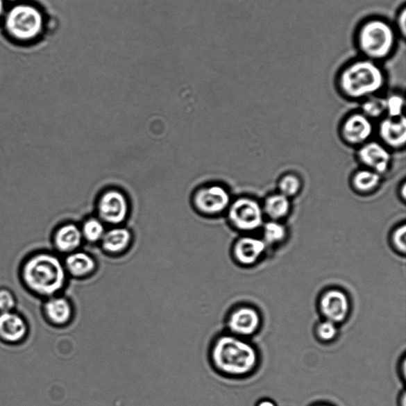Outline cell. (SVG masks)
<instances>
[{
	"label": "cell",
	"instance_id": "obj_1",
	"mask_svg": "<svg viewBox=\"0 0 406 406\" xmlns=\"http://www.w3.org/2000/svg\"><path fill=\"white\" fill-rule=\"evenodd\" d=\"M387 78L379 63L366 58L352 60L339 72L337 85L342 96L363 101L384 88Z\"/></svg>",
	"mask_w": 406,
	"mask_h": 406
},
{
	"label": "cell",
	"instance_id": "obj_2",
	"mask_svg": "<svg viewBox=\"0 0 406 406\" xmlns=\"http://www.w3.org/2000/svg\"><path fill=\"white\" fill-rule=\"evenodd\" d=\"M211 358L217 369L232 377L251 375L259 364V354L253 344L230 333L217 339Z\"/></svg>",
	"mask_w": 406,
	"mask_h": 406
},
{
	"label": "cell",
	"instance_id": "obj_3",
	"mask_svg": "<svg viewBox=\"0 0 406 406\" xmlns=\"http://www.w3.org/2000/svg\"><path fill=\"white\" fill-rule=\"evenodd\" d=\"M398 32L390 22L372 17L361 22L355 33V44L364 58L380 61L390 58L396 49Z\"/></svg>",
	"mask_w": 406,
	"mask_h": 406
},
{
	"label": "cell",
	"instance_id": "obj_4",
	"mask_svg": "<svg viewBox=\"0 0 406 406\" xmlns=\"http://www.w3.org/2000/svg\"><path fill=\"white\" fill-rule=\"evenodd\" d=\"M22 277L32 291L39 296H52L65 285V269L55 255L42 253L26 261Z\"/></svg>",
	"mask_w": 406,
	"mask_h": 406
},
{
	"label": "cell",
	"instance_id": "obj_5",
	"mask_svg": "<svg viewBox=\"0 0 406 406\" xmlns=\"http://www.w3.org/2000/svg\"><path fill=\"white\" fill-rule=\"evenodd\" d=\"M228 218L237 230L244 233L261 230L266 221L262 203L250 196L239 197L231 202Z\"/></svg>",
	"mask_w": 406,
	"mask_h": 406
},
{
	"label": "cell",
	"instance_id": "obj_6",
	"mask_svg": "<svg viewBox=\"0 0 406 406\" xmlns=\"http://www.w3.org/2000/svg\"><path fill=\"white\" fill-rule=\"evenodd\" d=\"M6 28L11 36L19 40H32L40 35L43 29V17L33 6L17 5L6 18Z\"/></svg>",
	"mask_w": 406,
	"mask_h": 406
},
{
	"label": "cell",
	"instance_id": "obj_7",
	"mask_svg": "<svg viewBox=\"0 0 406 406\" xmlns=\"http://www.w3.org/2000/svg\"><path fill=\"white\" fill-rule=\"evenodd\" d=\"M375 133L374 122L361 111L344 118L340 126V136L347 146L359 148L372 140Z\"/></svg>",
	"mask_w": 406,
	"mask_h": 406
},
{
	"label": "cell",
	"instance_id": "obj_8",
	"mask_svg": "<svg viewBox=\"0 0 406 406\" xmlns=\"http://www.w3.org/2000/svg\"><path fill=\"white\" fill-rule=\"evenodd\" d=\"M319 309L324 320L338 325L348 319L351 311V302L346 292L341 289L332 288L321 294Z\"/></svg>",
	"mask_w": 406,
	"mask_h": 406
},
{
	"label": "cell",
	"instance_id": "obj_9",
	"mask_svg": "<svg viewBox=\"0 0 406 406\" xmlns=\"http://www.w3.org/2000/svg\"><path fill=\"white\" fill-rule=\"evenodd\" d=\"M392 151L380 141L371 140L357 149V158L363 168L386 175L390 171Z\"/></svg>",
	"mask_w": 406,
	"mask_h": 406
},
{
	"label": "cell",
	"instance_id": "obj_10",
	"mask_svg": "<svg viewBox=\"0 0 406 406\" xmlns=\"http://www.w3.org/2000/svg\"><path fill=\"white\" fill-rule=\"evenodd\" d=\"M262 324L259 311L250 305H242L233 310L227 320L230 335L248 339L257 333Z\"/></svg>",
	"mask_w": 406,
	"mask_h": 406
},
{
	"label": "cell",
	"instance_id": "obj_11",
	"mask_svg": "<svg viewBox=\"0 0 406 406\" xmlns=\"http://www.w3.org/2000/svg\"><path fill=\"white\" fill-rule=\"evenodd\" d=\"M261 237L244 235L238 238L232 248L236 262L244 267H251L260 262L268 249Z\"/></svg>",
	"mask_w": 406,
	"mask_h": 406
},
{
	"label": "cell",
	"instance_id": "obj_12",
	"mask_svg": "<svg viewBox=\"0 0 406 406\" xmlns=\"http://www.w3.org/2000/svg\"><path fill=\"white\" fill-rule=\"evenodd\" d=\"M194 203L204 213L219 214L229 208L231 197L225 187L214 185L198 191L194 197Z\"/></svg>",
	"mask_w": 406,
	"mask_h": 406
},
{
	"label": "cell",
	"instance_id": "obj_13",
	"mask_svg": "<svg viewBox=\"0 0 406 406\" xmlns=\"http://www.w3.org/2000/svg\"><path fill=\"white\" fill-rule=\"evenodd\" d=\"M378 135L380 141L391 151H400L405 147L406 144V119L405 116L398 119L385 117L382 119Z\"/></svg>",
	"mask_w": 406,
	"mask_h": 406
},
{
	"label": "cell",
	"instance_id": "obj_14",
	"mask_svg": "<svg viewBox=\"0 0 406 406\" xmlns=\"http://www.w3.org/2000/svg\"><path fill=\"white\" fill-rule=\"evenodd\" d=\"M99 213L108 223H121L128 213V203L124 194L118 191H109L103 194L99 200Z\"/></svg>",
	"mask_w": 406,
	"mask_h": 406
},
{
	"label": "cell",
	"instance_id": "obj_15",
	"mask_svg": "<svg viewBox=\"0 0 406 406\" xmlns=\"http://www.w3.org/2000/svg\"><path fill=\"white\" fill-rule=\"evenodd\" d=\"M382 181V175L362 167L354 172L350 180V185L355 193L366 196L379 190Z\"/></svg>",
	"mask_w": 406,
	"mask_h": 406
},
{
	"label": "cell",
	"instance_id": "obj_16",
	"mask_svg": "<svg viewBox=\"0 0 406 406\" xmlns=\"http://www.w3.org/2000/svg\"><path fill=\"white\" fill-rule=\"evenodd\" d=\"M262 208L265 219L283 221L291 214L292 200L276 192L264 198Z\"/></svg>",
	"mask_w": 406,
	"mask_h": 406
},
{
	"label": "cell",
	"instance_id": "obj_17",
	"mask_svg": "<svg viewBox=\"0 0 406 406\" xmlns=\"http://www.w3.org/2000/svg\"><path fill=\"white\" fill-rule=\"evenodd\" d=\"M27 327L24 319L11 312L0 313V338L10 343L18 342L26 335Z\"/></svg>",
	"mask_w": 406,
	"mask_h": 406
},
{
	"label": "cell",
	"instance_id": "obj_18",
	"mask_svg": "<svg viewBox=\"0 0 406 406\" xmlns=\"http://www.w3.org/2000/svg\"><path fill=\"white\" fill-rule=\"evenodd\" d=\"M82 237V232L79 228L74 224L65 225L56 233V247L62 253L74 252L80 247Z\"/></svg>",
	"mask_w": 406,
	"mask_h": 406
},
{
	"label": "cell",
	"instance_id": "obj_19",
	"mask_svg": "<svg viewBox=\"0 0 406 406\" xmlns=\"http://www.w3.org/2000/svg\"><path fill=\"white\" fill-rule=\"evenodd\" d=\"M44 312L54 325L68 323L71 318L72 310L68 300L64 298H53L44 305Z\"/></svg>",
	"mask_w": 406,
	"mask_h": 406
},
{
	"label": "cell",
	"instance_id": "obj_20",
	"mask_svg": "<svg viewBox=\"0 0 406 406\" xmlns=\"http://www.w3.org/2000/svg\"><path fill=\"white\" fill-rule=\"evenodd\" d=\"M96 261L85 253H74L65 260V269L75 277H85L96 269Z\"/></svg>",
	"mask_w": 406,
	"mask_h": 406
},
{
	"label": "cell",
	"instance_id": "obj_21",
	"mask_svg": "<svg viewBox=\"0 0 406 406\" xmlns=\"http://www.w3.org/2000/svg\"><path fill=\"white\" fill-rule=\"evenodd\" d=\"M131 238L129 230L124 228H116L105 232L101 241L105 251L110 253H119L129 246Z\"/></svg>",
	"mask_w": 406,
	"mask_h": 406
},
{
	"label": "cell",
	"instance_id": "obj_22",
	"mask_svg": "<svg viewBox=\"0 0 406 406\" xmlns=\"http://www.w3.org/2000/svg\"><path fill=\"white\" fill-rule=\"evenodd\" d=\"M261 238L268 247L279 246L285 243L288 237L287 227L282 221H265L262 228Z\"/></svg>",
	"mask_w": 406,
	"mask_h": 406
},
{
	"label": "cell",
	"instance_id": "obj_23",
	"mask_svg": "<svg viewBox=\"0 0 406 406\" xmlns=\"http://www.w3.org/2000/svg\"><path fill=\"white\" fill-rule=\"evenodd\" d=\"M303 187L301 178L294 172H287L282 175L277 183L278 192L291 200L301 193Z\"/></svg>",
	"mask_w": 406,
	"mask_h": 406
},
{
	"label": "cell",
	"instance_id": "obj_24",
	"mask_svg": "<svg viewBox=\"0 0 406 406\" xmlns=\"http://www.w3.org/2000/svg\"><path fill=\"white\" fill-rule=\"evenodd\" d=\"M360 111L372 121L384 118L387 112L386 98L377 94L363 100Z\"/></svg>",
	"mask_w": 406,
	"mask_h": 406
},
{
	"label": "cell",
	"instance_id": "obj_25",
	"mask_svg": "<svg viewBox=\"0 0 406 406\" xmlns=\"http://www.w3.org/2000/svg\"><path fill=\"white\" fill-rule=\"evenodd\" d=\"M405 101L401 94L393 93L386 98L387 112L388 118L398 119L405 116Z\"/></svg>",
	"mask_w": 406,
	"mask_h": 406
},
{
	"label": "cell",
	"instance_id": "obj_26",
	"mask_svg": "<svg viewBox=\"0 0 406 406\" xmlns=\"http://www.w3.org/2000/svg\"><path fill=\"white\" fill-rule=\"evenodd\" d=\"M82 235L88 242H97L102 240L105 233L104 226L98 219H89L83 226Z\"/></svg>",
	"mask_w": 406,
	"mask_h": 406
},
{
	"label": "cell",
	"instance_id": "obj_27",
	"mask_svg": "<svg viewBox=\"0 0 406 406\" xmlns=\"http://www.w3.org/2000/svg\"><path fill=\"white\" fill-rule=\"evenodd\" d=\"M338 325L333 322L323 320L316 326L315 335L321 342H331L335 341L338 335Z\"/></svg>",
	"mask_w": 406,
	"mask_h": 406
},
{
	"label": "cell",
	"instance_id": "obj_28",
	"mask_svg": "<svg viewBox=\"0 0 406 406\" xmlns=\"http://www.w3.org/2000/svg\"><path fill=\"white\" fill-rule=\"evenodd\" d=\"M390 243L394 251L404 257L406 253L405 223H402L394 228L391 233Z\"/></svg>",
	"mask_w": 406,
	"mask_h": 406
},
{
	"label": "cell",
	"instance_id": "obj_29",
	"mask_svg": "<svg viewBox=\"0 0 406 406\" xmlns=\"http://www.w3.org/2000/svg\"><path fill=\"white\" fill-rule=\"evenodd\" d=\"M15 300L13 294L6 289L0 290V313L10 312L15 307Z\"/></svg>",
	"mask_w": 406,
	"mask_h": 406
},
{
	"label": "cell",
	"instance_id": "obj_30",
	"mask_svg": "<svg viewBox=\"0 0 406 406\" xmlns=\"http://www.w3.org/2000/svg\"><path fill=\"white\" fill-rule=\"evenodd\" d=\"M394 27H396L398 35L405 37L406 31V10L405 7L400 10L397 16L396 26Z\"/></svg>",
	"mask_w": 406,
	"mask_h": 406
},
{
	"label": "cell",
	"instance_id": "obj_31",
	"mask_svg": "<svg viewBox=\"0 0 406 406\" xmlns=\"http://www.w3.org/2000/svg\"><path fill=\"white\" fill-rule=\"evenodd\" d=\"M398 371L400 373V377L404 380L405 379L406 375V358L404 355L403 357L401 362L399 364Z\"/></svg>",
	"mask_w": 406,
	"mask_h": 406
},
{
	"label": "cell",
	"instance_id": "obj_32",
	"mask_svg": "<svg viewBox=\"0 0 406 406\" xmlns=\"http://www.w3.org/2000/svg\"><path fill=\"white\" fill-rule=\"evenodd\" d=\"M398 194L400 199H401L403 203L405 204L406 201V183L405 180L399 187Z\"/></svg>",
	"mask_w": 406,
	"mask_h": 406
},
{
	"label": "cell",
	"instance_id": "obj_33",
	"mask_svg": "<svg viewBox=\"0 0 406 406\" xmlns=\"http://www.w3.org/2000/svg\"><path fill=\"white\" fill-rule=\"evenodd\" d=\"M257 406H276V405H275L274 403L269 401V400H263V401H261L260 403H259Z\"/></svg>",
	"mask_w": 406,
	"mask_h": 406
},
{
	"label": "cell",
	"instance_id": "obj_34",
	"mask_svg": "<svg viewBox=\"0 0 406 406\" xmlns=\"http://www.w3.org/2000/svg\"><path fill=\"white\" fill-rule=\"evenodd\" d=\"M399 403L400 406H406V396L405 391H403L402 396H400Z\"/></svg>",
	"mask_w": 406,
	"mask_h": 406
},
{
	"label": "cell",
	"instance_id": "obj_35",
	"mask_svg": "<svg viewBox=\"0 0 406 406\" xmlns=\"http://www.w3.org/2000/svg\"><path fill=\"white\" fill-rule=\"evenodd\" d=\"M4 4L3 0H0V16L3 14Z\"/></svg>",
	"mask_w": 406,
	"mask_h": 406
},
{
	"label": "cell",
	"instance_id": "obj_36",
	"mask_svg": "<svg viewBox=\"0 0 406 406\" xmlns=\"http://www.w3.org/2000/svg\"><path fill=\"white\" fill-rule=\"evenodd\" d=\"M319 406H329V405H319Z\"/></svg>",
	"mask_w": 406,
	"mask_h": 406
}]
</instances>
